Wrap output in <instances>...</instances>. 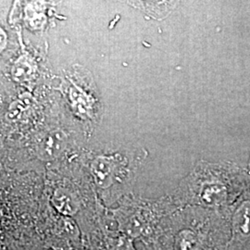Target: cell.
<instances>
[{"label": "cell", "instance_id": "6da1fadb", "mask_svg": "<svg viewBox=\"0 0 250 250\" xmlns=\"http://www.w3.org/2000/svg\"><path fill=\"white\" fill-rule=\"evenodd\" d=\"M231 231L226 250H250V198L245 199L234 210Z\"/></svg>", "mask_w": 250, "mask_h": 250}, {"label": "cell", "instance_id": "7a4b0ae2", "mask_svg": "<svg viewBox=\"0 0 250 250\" xmlns=\"http://www.w3.org/2000/svg\"><path fill=\"white\" fill-rule=\"evenodd\" d=\"M238 187L235 185H228L224 182H214L206 186L201 191V199L209 206H222L226 204L234 197V193Z\"/></svg>", "mask_w": 250, "mask_h": 250}, {"label": "cell", "instance_id": "3957f363", "mask_svg": "<svg viewBox=\"0 0 250 250\" xmlns=\"http://www.w3.org/2000/svg\"><path fill=\"white\" fill-rule=\"evenodd\" d=\"M92 170L97 179L98 184L102 186V188H107L111 183L112 173H113V165L105 158H99L93 163Z\"/></svg>", "mask_w": 250, "mask_h": 250}, {"label": "cell", "instance_id": "277c9868", "mask_svg": "<svg viewBox=\"0 0 250 250\" xmlns=\"http://www.w3.org/2000/svg\"><path fill=\"white\" fill-rule=\"evenodd\" d=\"M59 140H60L59 134L51 133L45 135L44 139L38 146L39 155L45 160L52 159L53 156L59 152V143H58Z\"/></svg>", "mask_w": 250, "mask_h": 250}, {"label": "cell", "instance_id": "5b68a950", "mask_svg": "<svg viewBox=\"0 0 250 250\" xmlns=\"http://www.w3.org/2000/svg\"><path fill=\"white\" fill-rule=\"evenodd\" d=\"M58 203L59 208L64 213L67 214H73L77 210V203L69 193H63L62 195H60L58 197Z\"/></svg>", "mask_w": 250, "mask_h": 250}, {"label": "cell", "instance_id": "8992f818", "mask_svg": "<svg viewBox=\"0 0 250 250\" xmlns=\"http://www.w3.org/2000/svg\"><path fill=\"white\" fill-rule=\"evenodd\" d=\"M143 1L144 6H147L148 9L156 11H163L168 8L171 3V0H140Z\"/></svg>", "mask_w": 250, "mask_h": 250}, {"label": "cell", "instance_id": "52a82bcc", "mask_svg": "<svg viewBox=\"0 0 250 250\" xmlns=\"http://www.w3.org/2000/svg\"><path fill=\"white\" fill-rule=\"evenodd\" d=\"M248 172L250 174V161H249V165H248Z\"/></svg>", "mask_w": 250, "mask_h": 250}]
</instances>
